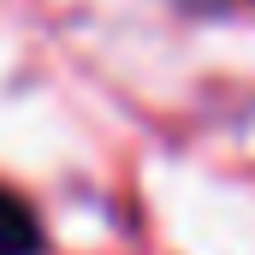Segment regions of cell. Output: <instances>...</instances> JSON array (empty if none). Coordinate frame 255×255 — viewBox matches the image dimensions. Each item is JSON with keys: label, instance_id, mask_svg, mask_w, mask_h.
<instances>
[{"label": "cell", "instance_id": "6da1fadb", "mask_svg": "<svg viewBox=\"0 0 255 255\" xmlns=\"http://www.w3.org/2000/svg\"><path fill=\"white\" fill-rule=\"evenodd\" d=\"M0 255H42V226L12 190H0Z\"/></svg>", "mask_w": 255, "mask_h": 255}]
</instances>
